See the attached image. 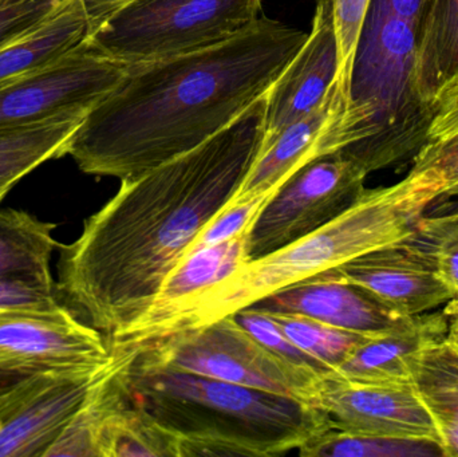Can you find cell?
Returning a JSON list of instances; mask_svg holds the SVG:
<instances>
[{
  "label": "cell",
  "instance_id": "obj_38",
  "mask_svg": "<svg viewBox=\"0 0 458 457\" xmlns=\"http://www.w3.org/2000/svg\"><path fill=\"white\" fill-rule=\"evenodd\" d=\"M8 192H5V190H0V203H2L3 199H4V196L7 195Z\"/></svg>",
  "mask_w": 458,
  "mask_h": 457
},
{
  "label": "cell",
  "instance_id": "obj_6",
  "mask_svg": "<svg viewBox=\"0 0 458 457\" xmlns=\"http://www.w3.org/2000/svg\"><path fill=\"white\" fill-rule=\"evenodd\" d=\"M145 364L284 394L314 405L326 378L285 364L233 316L136 346Z\"/></svg>",
  "mask_w": 458,
  "mask_h": 457
},
{
  "label": "cell",
  "instance_id": "obj_2",
  "mask_svg": "<svg viewBox=\"0 0 458 457\" xmlns=\"http://www.w3.org/2000/svg\"><path fill=\"white\" fill-rule=\"evenodd\" d=\"M307 37L261 15L225 42L128 66L86 115L66 156L85 173L120 180L180 157L263 98Z\"/></svg>",
  "mask_w": 458,
  "mask_h": 457
},
{
  "label": "cell",
  "instance_id": "obj_34",
  "mask_svg": "<svg viewBox=\"0 0 458 457\" xmlns=\"http://www.w3.org/2000/svg\"><path fill=\"white\" fill-rule=\"evenodd\" d=\"M429 4L430 0H371L370 7L379 8L406 19L420 32Z\"/></svg>",
  "mask_w": 458,
  "mask_h": 457
},
{
  "label": "cell",
  "instance_id": "obj_33",
  "mask_svg": "<svg viewBox=\"0 0 458 457\" xmlns=\"http://www.w3.org/2000/svg\"><path fill=\"white\" fill-rule=\"evenodd\" d=\"M458 136V72L446 80L432 102V117L428 126V141Z\"/></svg>",
  "mask_w": 458,
  "mask_h": 457
},
{
  "label": "cell",
  "instance_id": "obj_12",
  "mask_svg": "<svg viewBox=\"0 0 458 457\" xmlns=\"http://www.w3.org/2000/svg\"><path fill=\"white\" fill-rule=\"evenodd\" d=\"M335 270L400 317L429 313L454 300L432 259L411 238L360 255Z\"/></svg>",
  "mask_w": 458,
  "mask_h": 457
},
{
  "label": "cell",
  "instance_id": "obj_3",
  "mask_svg": "<svg viewBox=\"0 0 458 457\" xmlns=\"http://www.w3.org/2000/svg\"><path fill=\"white\" fill-rule=\"evenodd\" d=\"M125 349L129 396L179 437V457L283 455L334 427L310 402L152 367Z\"/></svg>",
  "mask_w": 458,
  "mask_h": 457
},
{
  "label": "cell",
  "instance_id": "obj_24",
  "mask_svg": "<svg viewBox=\"0 0 458 457\" xmlns=\"http://www.w3.org/2000/svg\"><path fill=\"white\" fill-rule=\"evenodd\" d=\"M267 313L299 349L325 365L335 376L338 368L352 356V351L371 337L370 334L331 326L301 314Z\"/></svg>",
  "mask_w": 458,
  "mask_h": 457
},
{
  "label": "cell",
  "instance_id": "obj_30",
  "mask_svg": "<svg viewBox=\"0 0 458 457\" xmlns=\"http://www.w3.org/2000/svg\"><path fill=\"white\" fill-rule=\"evenodd\" d=\"M269 196L271 195L260 196L253 200L242 201V203L225 207L201 231L188 254L198 251V250L225 243L237 236L247 233Z\"/></svg>",
  "mask_w": 458,
  "mask_h": 457
},
{
  "label": "cell",
  "instance_id": "obj_9",
  "mask_svg": "<svg viewBox=\"0 0 458 457\" xmlns=\"http://www.w3.org/2000/svg\"><path fill=\"white\" fill-rule=\"evenodd\" d=\"M113 360L102 332L70 310L0 313V372L70 375L93 372Z\"/></svg>",
  "mask_w": 458,
  "mask_h": 457
},
{
  "label": "cell",
  "instance_id": "obj_10",
  "mask_svg": "<svg viewBox=\"0 0 458 457\" xmlns=\"http://www.w3.org/2000/svg\"><path fill=\"white\" fill-rule=\"evenodd\" d=\"M107 367L24 376L0 394V457H45Z\"/></svg>",
  "mask_w": 458,
  "mask_h": 457
},
{
  "label": "cell",
  "instance_id": "obj_1",
  "mask_svg": "<svg viewBox=\"0 0 458 457\" xmlns=\"http://www.w3.org/2000/svg\"><path fill=\"white\" fill-rule=\"evenodd\" d=\"M266 96L196 149L121 180L81 235L59 244L56 286L90 326L112 338L149 310L166 276L244 182L263 140Z\"/></svg>",
  "mask_w": 458,
  "mask_h": 457
},
{
  "label": "cell",
  "instance_id": "obj_25",
  "mask_svg": "<svg viewBox=\"0 0 458 457\" xmlns=\"http://www.w3.org/2000/svg\"><path fill=\"white\" fill-rule=\"evenodd\" d=\"M298 451L303 457L444 456L440 445L432 442L352 434L334 427L307 440Z\"/></svg>",
  "mask_w": 458,
  "mask_h": 457
},
{
  "label": "cell",
  "instance_id": "obj_17",
  "mask_svg": "<svg viewBox=\"0 0 458 457\" xmlns=\"http://www.w3.org/2000/svg\"><path fill=\"white\" fill-rule=\"evenodd\" d=\"M449 317L429 311L408 317L390 332L371 335L338 368L336 377L363 384H413L422 354L445 340Z\"/></svg>",
  "mask_w": 458,
  "mask_h": 457
},
{
  "label": "cell",
  "instance_id": "obj_21",
  "mask_svg": "<svg viewBox=\"0 0 458 457\" xmlns=\"http://www.w3.org/2000/svg\"><path fill=\"white\" fill-rule=\"evenodd\" d=\"M56 225L29 212L0 209V278L40 279L54 282L51 255L59 249L54 238Z\"/></svg>",
  "mask_w": 458,
  "mask_h": 457
},
{
  "label": "cell",
  "instance_id": "obj_27",
  "mask_svg": "<svg viewBox=\"0 0 458 457\" xmlns=\"http://www.w3.org/2000/svg\"><path fill=\"white\" fill-rule=\"evenodd\" d=\"M315 13L330 21L338 43L339 70L335 82L350 97L352 64L371 0H314Z\"/></svg>",
  "mask_w": 458,
  "mask_h": 457
},
{
  "label": "cell",
  "instance_id": "obj_23",
  "mask_svg": "<svg viewBox=\"0 0 458 457\" xmlns=\"http://www.w3.org/2000/svg\"><path fill=\"white\" fill-rule=\"evenodd\" d=\"M98 457H179V437L134 404L128 392L105 418Z\"/></svg>",
  "mask_w": 458,
  "mask_h": 457
},
{
  "label": "cell",
  "instance_id": "obj_7",
  "mask_svg": "<svg viewBox=\"0 0 458 457\" xmlns=\"http://www.w3.org/2000/svg\"><path fill=\"white\" fill-rule=\"evenodd\" d=\"M368 174L339 153L299 169L269 196L250 225L248 262L306 238L344 214L365 192Z\"/></svg>",
  "mask_w": 458,
  "mask_h": 457
},
{
  "label": "cell",
  "instance_id": "obj_15",
  "mask_svg": "<svg viewBox=\"0 0 458 457\" xmlns=\"http://www.w3.org/2000/svg\"><path fill=\"white\" fill-rule=\"evenodd\" d=\"M247 233L185 255L166 276L149 310L136 324L107 340L110 349L136 348L163 337L196 295L248 262Z\"/></svg>",
  "mask_w": 458,
  "mask_h": 457
},
{
  "label": "cell",
  "instance_id": "obj_8",
  "mask_svg": "<svg viewBox=\"0 0 458 457\" xmlns=\"http://www.w3.org/2000/svg\"><path fill=\"white\" fill-rule=\"evenodd\" d=\"M128 66L89 39L0 89V131L37 125L64 115L86 117Z\"/></svg>",
  "mask_w": 458,
  "mask_h": 457
},
{
  "label": "cell",
  "instance_id": "obj_19",
  "mask_svg": "<svg viewBox=\"0 0 458 457\" xmlns=\"http://www.w3.org/2000/svg\"><path fill=\"white\" fill-rule=\"evenodd\" d=\"M86 117L64 115L37 125L0 131V190L11 188L46 161L67 155V147Z\"/></svg>",
  "mask_w": 458,
  "mask_h": 457
},
{
  "label": "cell",
  "instance_id": "obj_16",
  "mask_svg": "<svg viewBox=\"0 0 458 457\" xmlns=\"http://www.w3.org/2000/svg\"><path fill=\"white\" fill-rule=\"evenodd\" d=\"M253 306L301 314L331 326L370 335L390 332L408 318L393 313L370 292L342 278L335 268L285 287Z\"/></svg>",
  "mask_w": 458,
  "mask_h": 457
},
{
  "label": "cell",
  "instance_id": "obj_31",
  "mask_svg": "<svg viewBox=\"0 0 458 457\" xmlns=\"http://www.w3.org/2000/svg\"><path fill=\"white\" fill-rule=\"evenodd\" d=\"M67 0H0V46L37 27Z\"/></svg>",
  "mask_w": 458,
  "mask_h": 457
},
{
  "label": "cell",
  "instance_id": "obj_37",
  "mask_svg": "<svg viewBox=\"0 0 458 457\" xmlns=\"http://www.w3.org/2000/svg\"><path fill=\"white\" fill-rule=\"evenodd\" d=\"M445 340L454 348L458 349V311L454 316L449 317V329Z\"/></svg>",
  "mask_w": 458,
  "mask_h": 457
},
{
  "label": "cell",
  "instance_id": "obj_4",
  "mask_svg": "<svg viewBox=\"0 0 458 457\" xmlns=\"http://www.w3.org/2000/svg\"><path fill=\"white\" fill-rule=\"evenodd\" d=\"M441 196L440 180L413 169L397 184L365 190L328 224L284 249L245 263L196 295L164 335L233 316L310 276L411 238L428 207Z\"/></svg>",
  "mask_w": 458,
  "mask_h": 457
},
{
  "label": "cell",
  "instance_id": "obj_28",
  "mask_svg": "<svg viewBox=\"0 0 458 457\" xmlns=\"http://www.w3.org/2000/svg\"><path fill=\"white\" fill-rule=\"evenodd\" d=\"M233 317L260 345L285 364L318 377H335L328 368L299 349L263 309L250 306L237 311Z\"/></svg>",
  "mask_w": 458,
  "mask_h": 457
},
{
  "label": "cell",
  "instance_id": "obj_18",
  "mask_svg": "<svg viewBox=\"0 0 458 457\" xmlns=\"http://www.w3.org/2000/svg\"><path fill=\"white\" fill-rule=\"evenodd\" d=\"M89 34L82 0H67L42 23L0 46V89L72 50L88 39Z\"/></svg>",
  "mask_w": 458,
  "mask_h": 457
},
{
  "label": "cell",
  "instance_id": "obj_22",
  "mask_svg": "<svg viewBox=\"0 0 458 457\" xmlns=\"http://www.w3.org/2000/svg\"><path fill=\"white\" fill-rule=\"evenodd\" d=\"M413 386L437 427L444 456L458 457V357L446 340L422 354Z\"/></svg>",
  "mask_w": 458,
  "mask_h": 457
},
{
  "label": "cell",
  "instance_id": "obj_26",
  "mask_svg": "<svg viewBox=\"0 0 458 457\" xmlns=\"http://www.w3.org/2000/svg\"><path fill=\"white\" fill-rule=\"evenodd\" d=\"M411 238L432 259L451 289L454 300L444 311L454 316L458 311V203H449V208L429 216L422 215Z\"/></svg>",
  "mask_w": 458,
  "mask_h": 457
},
{
  "label": "cell",
  "instance_id": "obj_14",
  "mask_svg": "<svg viewBox=\"0 0 458 457\" xmlns=\"http://www.w3.org/2000/svg\"><path fill=\"white\" fill-rule=\"evenodd\" d=\"M338 70L335 32L330 21L315 13L306 42L267 93L260 149L323 104Z\"/></svg>",
  "mask_w": 458,
  "mask_h": 457
},
{
  "label": "cell",
  "instance_id": "obj_32",
  "mask_svg": "<svg viewBox=\"0 0 458 457\" xmlns=\"http://www.w3.org/2000/svg\"><path fill=\"white\" fill-rule=\"evenodd\" d=\"M413 171L427 172L443 184V198L458 195V136L428 141L420 148Z\"/></svg>",
  "mask_w": 458,
  "mask_h": 457
},
{
  "label": "cell",
  "instance_id": "obj_20",
  "mask_svg": "<svg viewBox=\"0 0 458 457\" xmlns=\"http://www.w3.org/2000/svg\"><path fill=\"white\" fill-rule=\"evenodd\" d=\"M458 72V0H430L419 32L416 89L432 107L441 86Z\"/></svg>",
  "mask_w": 458,
  "mask_h": 457
},
{
  "label": "cell",
  "instance_id": "obj_35",
  "mask_svg": "<svg viewBox=\"0 0 458 457\" xmlns=\"http://www.w3.org/2000/svg\"><path fill=\"white\" fill-rule=\"evenodd\" d=\"M136 0H82L86 16H88L90 34L113 13L126 7ZM89 34V35H90Z\"/></svg>",
  "mask_w": 458,
  "mask_h": 457
},
{
  "label": "cell",
  "instance_id": "obj_5",
  "mask_svg": "<svg viewBox=\"0 0 458 457\" xmlns=\"http://www.w3.org/2000/svg\"><path fill=\"white\" fill-rule=\"evenodd\" d=\"M261 15V0H136L102 21L88 39L133 66L225 42Z\"/></svg>",
  "mask_w": 458,
  "mask_h": 457
},
{
  "label": "cell",
  "instance_id": "obj_13",
  "mask_svg": "<svg viewBox=\"0 0 458 457\" xmlns=\"http://www.w3.org/2000/svg\"><path fill=\"white\" fill-rule=\"evenodd\" d=\"M349 97L334 82L323 104L287 126L268 147L259 149L244 182L228 206L272 195L307 164L336 153V137Z\"/></svg>",
  "mask_w": 458,
  "mask_h": 457
},
{
  "label": "cell",
  "instance_id": "obj_36",
  "mask_svg": "<svg viewBox=\"0 0 458 457\" xmlns=\"http://www.w3.org/2000/svg\"><path fill=\"white\" fill-rule=\"evenodd\" d=\"M29 375H19V373L0 372V394L7 392L11 386L15 385L21 378Z\"/></svg>",
  "mask_w": 458,
  "mask_h": 457
},
{
  "label": "cell",
  "instance_id": "obj_39",
  "mask_svg": "<svg viewBox=\"0 0 458 457\" xmlns=\"http://www.w3.org/2000/svg\"><path fill=\"white\" fill-rule=\"evenodd\" d=\"M446 343H448V341H446ZM449 345H451V343H449ZM451 346H452V345H451ZM452 349H454V353H456V356L458 357V349L454 348V346H452Z\"/></svg>",
  "mask_w": 458,
  "mask_h": 457
},
{
  "label": "cell",
  "instance_id": "obj_29",
  "mask_svg": "<svg viewBox=\"0 0 458 457\" xmlns=\"http://www.w3.org/2000/svg\"><path fill=\"white\" fill-rule=\"evenodd\" d=\"M55 282L40 279L0 278V313H59L64 310L56 295Z\"/></svg>",
  "mask_w": 458,
  "mask_h": 457
},
{
  "label": "cell",
  "instance_id": "obj_11",
  "mask_svg": "<svg viewBox=\"0 0 458 457\" xmlns=\"http://www.w3.org/2000/svg\"><path fill=\"white\" fill-rule=\"evenodd\" d=\"M314 405L327 413L334 428L432 442L443 450L437 427L413 384L354 383L335 376L326 378Z\"/></svg>",
  "mask_w": 458,
  "mask_h": 457
}]
</instances>
